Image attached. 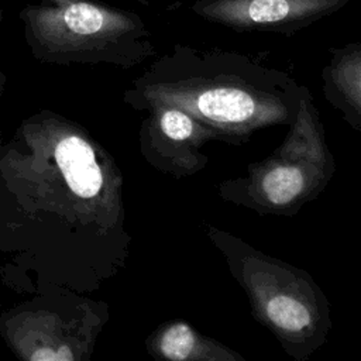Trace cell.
<instances>
[{
    "label": "cell",
    "instance_id": "1",
    "mask_svg": "<svg viewBox=\"0 0 361 361\" xmlns=\"http://www.w3.org/2000/svg\"><path fill=\"white\" fill-rule=\"evenodd\" d=\"M35 58L48 62L137 61L152 54L141 17L97 0H32L18 13Z\"/></svg>",
    "mask_w": 361,
    "mask_h": 361
},
{
    "label": "cell",
    "instance_id": "2",
    "mask_svg": "<svg viewBox=\"0 0 361 361\" xmlns=\"http://www.w3.org/2000/svg\"><path fill=\"white\" fill-rule=\"evenodd\" d=\"M353 0H195L200 18L234 31L293 32L334 14Z\"/></svg>",
    "mask_w": 361,
    "mask_h": 361
},
{
    "label": "cell",
    "instance_id": "3",
    "mask_svg": "<svg viewBox=\"0 0 361 361\" xmlns=\"http://www.w3.org/2000/svg\"><path fill=\"white\" fill-rule=\"evenodd\" d=\"M54 159L69 189L82 199L94 197L103 185L100 166L87 141L79 135H63L54 145Z\"/></svg>",
    "mask_w": 361,
    "mask_h": 361
},
{
    "label": "cell",
    "instance_id": "4",
    "mask_svg": "<svg viewBox=\"0 0 361 361\" xmlns=\"http://www.w3.org/2000/svg\"><path fill=\"white\" fill-rule=\"evenodd\" d=\"M196 109L202 116L219 123H244L255 113V103L240 89H209L200 93Z\"/></svg>",
    "mask_w": 361,
    "mask_h": 361
},
{
    "label": "cell",
    "instance_id": "5",
    "mask_svg": "<svg viewBox=\"0 0 361 361\" xmlns=\"http://www.w3.org/2000/svg\"><path fill=\"white\" fill-rule=\"evenodd\" d=\"M303 182V173L298 168L278 166L265 175L262 188L272 203L285 204L302 192Z\"/></svg>",
    "mask_w": 361,
    "mask_h": 361
},
{
    "label": "cell",
    "instance_id": "6",
    "mask_svg": "<svg viewBox=\"0 0 361 361\" xmlns=\"http://www.w3.org/2000/svg\"><path fill=\"white\" fill-rule=\"evenodd\" d=\"M267 313L274 324L289 331H299L309 326L310 314L306 306L290 296H275L267 305Z\"/></svg>",
    "mask_w": 361,
    "mask_h": 361
},
{
    "label": "cell",
    "instance_id": "7",
    "mask_svg": "<svg viewBox=\"0 0 361 361\" xmlns=\"http://www.w3.org/2000/svg\"><path fill=\"white\" fill-rule=\"evenodd\" d=\"M195 345L193 331L186 324H175L169 327L161 338V351L169 360L189 358Z\"/></svg>",
    "mask_w": 361,
    "mask_h": 361
},
{
    "label": "cell",
    "instance_id": "8",
    "mask_svg": "<svg viewBox=\"0 0 361 361\" xmlns=\"http://www.w3.org/2000/svg\"><path fill=\"white\" fill-rule=\"evenodd\" d=\"M162 131L172 140H185L193 131L192 118L180 110H168L161 117Z\"/></svg>",
    "mask_w": 361,
    "mask_h": 361
},
{
    "label": "cell",
    "instance_id": "9",
    "mask_svg": "<svg viewBox=\"0 0 361 361\" xmlns=\"http://www.w3.org/2000/svg\"><path fill=\"white\" fill-rule=\"evenodd\" d=\"M3 20V11L0 8V21ZM4 85H6V76L1 71V66H0V106H1V96H3V92H4ZM3 144V140H1V130H0V145Z\"/></svg>",
    "mask_w": 361,
    "mask_h": 361
}]
</instances>
